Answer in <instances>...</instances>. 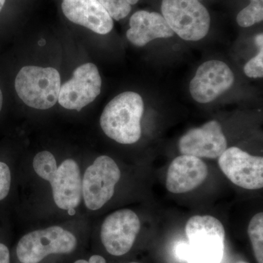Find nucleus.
Masks as SVG:
<instances>
[{
	"mask_svg": "<svg viewBox=\"0 0 263 263\" xmlns=\"http://www.w3.org/2000/svg\"><path fill=\"white\" fill-rule=\"evenodd\" d=\"M144 104L141 95L126 91L117 95L104 108L100 126L105 134L122 144H133L141 137Z\"/></svg>",
	"mask_w": 263,
	"mask_h": 263,
	"instance_id": "1",
	"label": "nucleus"
},
{
	"mask_svg": "<svg viewBox=\"0 0 263 263\" xmlns=\"http://www.w3.org/2000/svg\"><path fill=\"white\" fill-rule=\"evenodd\" d=\"M187 263H221L224 256L226 231L212 216H194L186 224Z\"/></svg>",
	"mask_w": 263,
	"mask_h": 263,
	"instance_id": "2",
	"label": "nucleus"
},
{
	"mask_svg": "<svg viewBox=\"0 0 263 263\" xmlns=\"http://www.w3.org/2000/svg\"><path fill=\"white\" fill-rule=\"evenodd\" d=\"M15 88L26 105L38 110H47L58 101L61 77L53 67L26 66L15 78Z\"/></svg>",
	"mask_w": 263,
	"mask_h": 263,
	"instance_id": "3",
	"label": "nucleus"
},
{
	"mask_svg": "<svg viewBox=\"0 0 263 263\" xmlns=\"http://www.w3.org/2000/svg\"><path fill=\"white\" fill-rule=\"evenodd\" d=\"M161 10L170 27L181 39L197 41L207 35L211 17L198 0H162Z\"/></svg>",
	"mask_w": 263,
	"mask_h": 263,
	"instance_id": "4",
	"label": "nucleus"
},
{
	"mask_svg": "<svg viewBox=\"0 0 263 263\" xmlns=\"http://www.w3.org/2000/svg\"><path fill=\"white\" fill-rule=\"evenodd\" d=\"M76 245L77 240L72 233L61 227H50L22 237L16 254L22 263H39L50 254H70Z\"/></svg>",
	"mask_w": 263,
	"mask_h": 263,
	"instance_id": "5",
	"label": "nucleus"
},
{
	"mask_svg": "<svg viewBox=\"0 0 263 263\" xmlns=\"http://www.w3.org/2000/svg\"><path fill=\"white\" fill-rule=\"evenodd\" d=\"M120 178V169L113 159L108 156L98 157L86 169L82 180L86 206L93 211L101 209L113 197Z\"/></svg>",
	"mask_w": 263,
	"mask_h": 263,
	"instance_id": "6",
	"label": "nucleus"
},
{
	"mask_svg": "<svg viewBox=\"0 0 263 263\" xmlns=\"http://www.w3.org/2000/svg\"><path fill=\"white\" fill-rule=\"evenodd\" d=\"M101 86L102 79L97 66L84 64L76 68L72 79L61 86L59 103L68 110L81 111L98 98Z\"/></svg>",
	"mask_w": 263,
	"mask_h": 263,
	"instance_id": "7",
	"label": "nucleus"
},
{
	"mask_svg": "<svg viewBox=\"0 0 263 263\" xmlns=\"http://www.w3.org/2000/svg\"><path fill=\"white\" fill-rule=\"evenodd\" d=\"M219 166L226 177L246 190L263 186V158L249 155L238 147L227 148L219 157Z\"/></svg>",
	"mask_w": 263,
	"mask_h": 263,
	"instance_id": "8",
	"label": "nucleus"
},
{
	"mask_svg": "<svg viewBox=\"0 0 263 263\" xmlns=\"http://www.w3.org/2000/svg\"><path fill=\"white\" fill-rule=\"evenodd\" d=\"M141 229V221L129 209L117 211L107 216L102 224V243L107 252L114 256L127 254L134 245Z\"/></svg>",
	"mask_w": 263,
	"mask_h": 263,
	"instance_id": "9",
	"label": "nucleus"
},
{
	"mask_svg": "<svg viewBox=\"0 0 263 263\" xmlns=\"http://www.w3.org/2000/svg\"><path fill=\"white\" fill-rule=\"evenodd\" d=\"M234 80L233 71L224 62H205L198 67L190 82V94L197 103H211L229 90Z\"/></svg>",
	"mask_w": 263,
	"mask_h": 263,
	"instance_id": "10",
	"label": "nucleus"
},
{
	"mask_svg": "<svg viewBox=\"0 0 263 263\" xmlns=\"http://www.w3.org/2000/svg\"><path fill=\"white\" fill-rule=\"evenodd\" d=\"M228 142L220 124L216 121L194 128L181 137L179 148L181 155L197 158L216 159L227 149Z\"/></svg>",
	"mask_w": 263,
	"mask_h": 263,
	"instance_id": "11",
	"label": "nucleus"
},
{
	"mask_svg": "<svg viewBox=\"0 0 263 263\" xmlns=\"http://www.w3.org/2000/svg\"><path fill=\"white\" fill-rule=\"evenodd\" d=\"M53 200L63 210H73L82 198V179L79 164L75 160L64 161L49 181Z\"/></svg>",
	"mask_w": 263,
	"mask_h": 263,
	"instance_id": "12",
	"label": "nucleus"
},
{
	"mask_svg": "<svg viewBox=\"0 0 263 263\" xmlns=\"http://www.w3.org/2000/svg\"><path fill=\"white\" fill-rule=\"evenodd\" d=\"M209 171L205 162L190 155H181L171 162L166 178V187L174 194L193 191L205 181Z\"/></svg>",
	"mask_w": 263,
	"mask_h": 263,
	"instance_id": "13",
	"label": "nucleus"
},
{
	"mask_svg": "<svg viewBox=\"0 0 263 263\" xmlns=\"http://www.w3.org/2000/svg\"><path fill=\"white\" fill-rule=\"evenodd\" d=\"M66 18L99 34H106L114 27L113 19L98 0H62Z\"/></svg>",
	"mask_w": 263,
	"mask_h": 263,
	"instance_id": "14",
	"label": "nucleus"
},
{
	"mask_svg": "<svg viewBox=\"0 0 263 263\" xmlns=\"http://www.w3.org/2000/svg\"><path fill=\"white\" fill-rule=\"evenodd\" d=\"M127 37L136 46H146L157 38H168L174 35L163 15L156 12L139 10L132 15Z\"/></svg>",
	"mask_w": 263,
	"mask_h": 263,
	"instance_id": "15",
	"label": "nucleus"
},
{
	"mask_svg": "<svg viewBox=\"0 0 263 263\" xmlns=\"http://www.w3.org/2000/svg\"><path fill=\"white\" fill-rule=\"evenodd\" d=\"M248 234L257 263H263V214L254 215L248 227Z\"/></svg>",
	"mask_w": 263,
	"mask_h": 263,
	"instance_id": "16",
	"label": "nucleus"
},
{
	"mask_svg": "<svg viewBox=\"0 0 263 263\" xmlns=\"http://www.w3.org/2000/svg\"><path fill=\"white\" fill-rule=\"evenodd\" d=\"M33 167L40 177L48 181L51 179L58 168L54 156L47 151L39 152L35 155Z\"/></svg>",
	"mask_w": 263,
	"mask_h": 263,
	"instance_id": "17",
	"label": "nucleus"
},
{
	"mask_svg": "<svg viewBox=\"0 0 263 263\" xmlns=\"http://www.w3.org/2000/svg\"><path fill=\"white\" fill-rule=\"evenodd\" d=\"M250 4L237 15L236 21L241 27H249L263 19V0H250Z\"/></svg>",
	"mask_w": 263,
	"mask_h": 263,
	"instance_id": "18",
	"label": "nucleus"
},
{
	"mask_svg": "<svg viewBox=\"0 0 263 263\" xmlns=\"http://www.w3.org/2000/svg\"><path fill=\"white\" fill-rule=\"evenodd\" d=\"M139 0H98L110 18L120 21L127 17L131 11V5H136Z\"/></svg>",
	"mask_w": 263,
	"mask_h": 263,
	"instance_id": "19",
	"label": "nucleus"
},
{
	"mask_svg": "<svg viewBox=\"0 0 263 263\" xmlns=\"http://www.w3.org/2000/svg\"><path fill=\"white\" fill-rule=\"evenodd\" d=\"M243 70L249 78L263 77V48H259V53L246 64Z\"/></svg>",
	"mask_w": 263,
	"mask_h": 263,
	"instance_id": "20",
	"label": "nucleus"
},
{
	"mask_svg": "<svg viewBox=\"0 0 263 263\" xmlns=\"http://www.w3.org/2000/svg\"><path fill=\"white\" fill-rule=\"evenodd\" d=\"M11 184V174L8 164L0 162V200L8 196Z\"/></svg>",
	"mask_w": 263,
	"mask_h": 263,
	"instance_id": "21",
	"label": "nucleus"
},
{
	"mask_svg": "<svg viewBox=\"0 0 263 263\" xmlns=\"http://www.w3.org/2000/svg\"><path fill=\"white\" fill-rule=\"evenodd\" d=\"M188 254V243H181L176 248V254L181 261H186Z\"/></svg>",
	"mask_w": 263,
	"mask_h": 263,
	"instance_id": "22",
	"label": "nucleus"
},
{
	"mask_svg": "<svg viewBox=\"0 0 263 263\" xmlns=\"http://www.w3.org/2000/svg\"><path fill=\"white\" fill-rule=\"evenodd\" d=\"M9 249L3 243H0V263H10Z\"/></svg>",
	"mask_w": 263,
	"mask_h": 263,
	"instance_id": "23",
	"label": "nucleus"
},
{
	"mask_svg": "<svg viewBox=\"0 0 263 263\" xmlns=\"http://www.w3.org/2000/svg\"><path fill=\"white\" fill-rule=\"evenodd\" d=\"M89 263H106L105 259L100 255H93L90 257Z\"/></svg>",
	"mask_w": 263,
	"mask_h": 263,
	"instance_id": "24",
	"label": "nucleus"
},
{
	"mask_svg": "<svg viewBox=\"0 0 263 263\" xmlns=\"http://www.w3.org/2000/svg\"><path fill=\"white\" fill-rule=\"evenodd\" d=\"M255 43L259 48H263V35L262 33L257 34L255 37Z\"/></svg>",
	"mask_w": 263,
	"mask_h": 263,
	"instance_id": "25",
	"label": "nucleus"
},
{
	"mask_svg": "<svg viewBox=\"0 0 263 263\" xmlns=\"http://www.w3.org/2000/svg\"><path fill=\"white\" fill-rule=\"evenodd\" d=\"M3 93H2L1 89H0V111H1L2 108H3Z\"/></svg>",
	"mask_w": 263,
	"mask_h": 263,
	"instance_id": "26",
	"label": "nucleus"
},
{
	"mask_svg": "<svg viewBox=\"0 0 263 263\" xmlns=\"http://www.w3.org/2000/svg\"><path fill=\"white\" fill-rule=\"evenodd\" d=\"M5 3V0H0V12L3 10V7H4Z\"/></svg>",
	"mask_w": 263,
	"mask_h": 263,
	"instance_id": "27",
	"label": "nucleus"
},
{
	"mask_svg": "<svg viewBox=\"0 0 263 263\" xmlns=\"http://www.w3.org/2000/svg\"><path fill=\"white\" fill-rule=\"evenodd\" d=\"M74 263H89V262H88V261L84 260V259H79V260H77Z\"/></svg>",
	"mask_w": 263,
	"mask_h": 263,
	"instance_id": "28",
	"label": "nucleus"
},
{
	"mask_svg": "<svg viewBox=\"0 0 263 263\" xmlns=\"http://www.w3.org/2000/svg\"><path fill=\"white\" fill-rule=\"evenodd\" d=\"M131 263H138V262H131Z\"/></svg>",
	"mask_w": 263,
	"mask_h": 263,
	"instance_id": "29",
	"label": "nucleus"
}]
</instances>
